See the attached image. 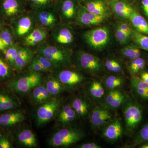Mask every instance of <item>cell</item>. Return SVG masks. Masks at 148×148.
I'll use <instances>...</instances> for the list:
<instances>
[{"label": "cell", "mask_w": 148, "mask_h": 148, "mask_svg": "<svg viewBox=\"0 0 148 148\" xmlns=\"http://www.w3.org/2000/svg\"><path fill=\"white\" fill-rule=\"evenodd\" d=\"M42 73L29 71L12 78L6 83L7 88L21 98L28 96L31 91L43 82Z\"/></svg>", "instance_id": "1"}, {"label": "cell", "mask_w": 148, "mask_h": 148, "mask_svg": "<svg viewBox=\"0 0 148 148\" xmlns=\"http://www.w3.org/2000/svg\"><path fill=\"white\" fill-rule=\"evenodd\" d=\"M85 137V133L81 128L71 125L61 127L53 132L47 143L52 147L66 148L79 142Z\"/></svg>", "instance_id": "2"}, {"label": "cell", "mask_w": 148, "mask_h": 148, "mask_svg": "<svg viewBox=\"0 0 148 148\" xmlns=\"http://www.w3.org/2000/svg\"><path fill=\"white\" fill-rule=\"evenodd\" d=\"M123 106L126 132L129 135H132L143 121L144 116L143 107L135 99L128 96Z\"/></svg>", "instance_id": "3"}, {"label": "cell", "mask_w": 148, "mask_h": 148, "mask_svg": "<svg viewBox=\"0 0 148 148\" xmlns=\"http://www.w3.org/2000/svg\"><path fill=\"white\" fill-rule=\"evenodd\" d=\"M38 53L51 62L55 70L69 66L71 62V53L69 51L56 46H42Z\"/></svg>", "instance_id": "4"}, {"label": "cell", "mask_w": 148, "mask_h": 148, "mask_svg": "<svg viewBox=\"0 0 148 148\" xmlns=\"http://www.w3.org/2000/svg\"><path fill=\"white\" fill-rule=\"evenodd\" d=\"M62 103V98L59 96L52 97L45 103L39 105L34 116L35 123L37 127H42L54 119Z\"/></svg>", "instance_id": "5"}, {"label": "cell", "mask_w": 148, "mask_h": 148, "mask_svg": "<svg viewBox=\"0 0 148 148\" xmlns=\"http://www.w3.org/2000/svg\"><path fill=\"white\" fill-rule=\"evenodd\" d=\"M54 76L61 82L65 90L69 92L76 91L88 82L87 78L83 74L74 70L62 69Z\"/></svg>", "instance_id": "6"}, {"label": "cell", "mask_w": 148, "mask_h": 148, "mask_svg": "<svg viewBox=\"0 0 148 148\" xmlns=\"http://www.w3.org/2000/svg\"><path fill=\"white\" fill-rule=\"evenodd\" d=\"M76 61L79 68L92 75H99L104 70L102 61L95 56L85 51H80L77 54Z\"/></svg>", "instance_id": "7"}, {"label": "cell", "mask_w": 148, "mask_h": 148, "mask_svg": "<svg viewBox=\"0 0 148 148\" xmlns=\"http://www.w3.org/2000/svg\"><path fill=\"white\" fill-rule=\"evenodd\" d=\"M83 37L91 47L96 49H103L110 41V31L106 27L91 29L85 33Z\"/></svg>", "instance_id": "8"}, {"label": "cell", "mask_w": 148, "mask_h": 148, "mask_svg": "<svg viewBox=\"0 0 148 148\" xmlns=\"http://www.w3.org/2000/svg\"><path fill=\"white\" fill-rule=\"evenodd\" d=\"M111 110L103 105L96 106L91 110L89 117L93 130L96 131L102 129L105 125L114 119Z\"/></svg>", "instance_id": "9"}, {"label": "cell", "mask_w": 148, "mask_h": 148, "mask_svg": "<svg viewBox=\"0 0 148 148\" xmlns=\"http://www.w3.org/2000/svg\"><path fill=\"white\" fill-rule=\"evenodd\" d=\"M24 10L22 0H1L0 3V16L6 20L12 21Z\"/></svg>", "instance_id": "10"}, {"label": "cell", "mask_w": 148, "mask_h": 148, "mask_svg": "<svg viewBox=\"0 0 148 148\" xmlns=\"http://www.w3.org/2000/svg\"><path fill=\"white\" fill-rule=\"evenodd\" d=\"M34 17L30 14H27L12 20V31L14 36L20 39L25 38L30 34L34 30Z\"/></svg>", "instance_id": "11"}, {"label": "cell", "mask_w": 148, "mask_h": 148, "mask_svg": "<svg viewBox=\"0 0 148 148\" xmlns=\"http://www.w3.org/2000/svg\"><path fill=\"white\" fill-rule=\"evenodd\" d=\"M79 117L70 104L62 103L56 114L54 119L56 124L60 127H64L73 125Z\"/></svg>", "instance_id": "12"}, {"label": "cell", "mask_w": 148, "mask_h": 148, "mask_svg": "<svg viewBox=\"0 0 148 148\" xmlns=\"http://www.w3.org/2000/svg\"><path fill=\"white\" fill-rule=\"evenodd\" d=\"M21 104L16 94L7 88H0V114L19 108Z\"/></svg>", "instance_id": "13"}, {"label": "cell", "mask_w": 148, "mask_h": 148, "mask_svg": "<svg viewBox=\"0 0 148 148\" xmlns=\"http://www.w3.org/2000/svg\"><path fill=\"white\" fill-rule=\"evenodd\" d=\"M26 113L24 110L16 109L0 114V126L5 128H10L25 121Z\"/></svg>", "instance_id": "14"}, {"label": "cell", "mask_w": 148, "mask_h": 148, "mask_svg": "<svg viewBox=\"0 0 148 148\" xmlns=\"http://www.w3.org/2000/svg\"><path fill=\"white\" fill-rule=\"evenodd\" d=\"M102 136L105 140L115 143L120 139L123 134V130L121 121L114 119L108 122L102 128Z\"/></svg>", "instance_id": "15"}, {"label": "cell", "mask_w": 148, "mask_h": 148, "mask_svg": "<svg viewBox=\"0 0 148 148\" xmlns=\"http://www.w3.org/2000/svg\"><path fill=\"white\" fill-rule=\"evenodd\" d=\"M69 104L79 117L86 119L89 117L92 109L89 99L85 95L78 94L72 96Z\"/></svg>", "instance_id": "16"}, {"label": "cell", "mask_w": 148, "mask_h": 148, "mask_svg": "<svg viewBox=\"0 0 148 148\" xmlns=\"http://www.w3.org/2000/svg\"><path fill=\"white\" fill-rule=\"evenodd\" d=\"M35 13L36 19L42 28L52 29L56 25L57 16L55 12L50 8L36 9Z\"/></svg>", "instance_id": "17"}, {"label": "cell", "mask_w": 148, "mask_h": 148, "mask_svg": "<svg viewBox=\"0 0 148 148\" xmlns=\"http://www.w3.org/2000/svg\"><path fill=\"white\" fill-rule=\"evenodd\" d=\"M16 143L23 148H36L38 145L36 136L30 128L24 127L21 128L16 133Z\"/></svg>", "instance_id": "18"}, {"label": "cell", "mask_w": 148, "mask_h": 148, "mask_svg": "<svg viewBox=\"0 0 148 148\" xmlns=\"http://www.w3.org/2000/svg\"><path fill=\"white\" fill-rule=\"evenodd\" d=\"M105 15H99L89 12L83 8L78 10L76 16L77 22L83 26H90L98 25L106 18Z\"/></svg>", "instance_id": "19"}, {"label": "cell", "mask_w": 148, "mask_h": 148, "mask_svg": "<svg viewBox=\"0 0 148 148\" xmlns=\"http://www.w3.org/2000/svg\"><path fill=\"white\" fill-rule=\"evenodd\" d=\"M28 96L31 104L35 106H39L45 103L52 97L47 89L44 81L34 88Z\"/></svg>", "instance_id": "20"}, {"label": "cell", "mask_w": 148, "mask_h": 148, "mask_svg": "<svg viewBox=\"0 0 148 148\" xmlns=\"http://www.w3.org/2000/svg\"><path fill=\"white\" fill-rule=\"evenodd\" d=\"M34 55L29 48L20 47L15 58L14 71L17 73L22 71L31 63Z\"/></svg>", "instance_id": "21"}, {"label": "cell", "mask_w": 148, "mask_h": 148, "mask_svg": "<svg viewBox=\"0 0 148 148\" xmlns=\"http://www.w3.org/2000/svg\"><path fill=\"white\" fill-rule=\"evenodd\" d=\"M58 8L62 18L66 21H71L76 17L78 10L74 0H61Z\"/></svg>", "instance_id": "22"}, {"label": "cell", "mask_w": 148, "mask_h": 148, "mask_svg": "<svg viewBox=\"0 0 148 148\" xmlns=\"http://www.w3.org/2000/svg\"><path fill=\"white\" fill-rule=\"evenodd\" d=\"M106 88L103 83L97 80H93L88 84L86 94L95 101L103 100L106 94Z\"/></svg>", "instance_id": "23"}, {"label": "cell", "mask_w": 148, "mask_h": 148, "mask_svg": "<svg viewBox=\"0 0 148 148\" xmlns=\"http://www.w3.org/2000/svg\"><path fill=\"white\" fill-rule=\"evenodd\" d=\"M54 41L61 45H67L73 41V32L68 27H61L54 30L52 35Z\"/></svg>", "instance_id": "24"}, {"label": "cell", "mask_w": 148, "mask_h": 148, "mask_svg": "<svg viewBox=\"0 0 148 148\" xmlns=\"http://www.w3.org/2000/svg\"><path fill=\"white\" fill-rule=\"evenodd\" d=\"M47 29L42 27L34 29L24 38V43L29 46H34L39 44L47 37Z\"/></svg>", "instance_id": "25"}, {"label": "cell", "mask_w": 148, "mask_h": 148, "mask_svg": "<svg viewBox=\"0 0 148 148\" xmlns=\"http://www.w3.org/2000/svg\"><path fill=\"white\" fill-rule=\"evenodd\" d=\"M44 82L47 89L52 97H59L65 90L61 82L54 76L45 78Z\"/></svg>", "instance_id": "26"}, {"label": "cell", "mask_w": 148, "mask_h": 148, "mask_svg": "<svg viewBox=\"0 0 148 148\" xmlns=\"http://www.w3.org/2000/svg\"><path fill=\"white\" fill-rule=\"evenodd\" d=\"M110 4L115 13L123 18H129L135 10L127 3L120 0L113 1L111 2Z\"/></svg>", "instance_id": "27"}, {"label": "cell", "mask_w": 148, "mask_h": 148, "mask_svg": "<svg viewBox=\"0 0 148 148\" xmlns=\"http://www.w3.org/2000/svg\"><path fill=\"white\" fill-rule=\"evenodd\" d=\"M129 18L136 31L148 36V23L145 17L134 10Z\"/></svg>", "instance_id": "28"}, {"label": "cell", "mask_w": 148, "mask_h": 148, "mask_svg": "<svg viewBox=\"0 0 148 148\" xmlns=\"http://www.w3.org/2000/svg\"><path fill=\"white\" fill-rule=\"evenodd\" d=\"M124 83L125 79L123 77L117 75H111L105 78L103 84L108 91L121 89Z\"/></svg>", "instance_id": "29"}, {"label": "cell", "mask_w": 148, "mask_h": 148, "mask_svg": "<svg viewBox=\"0 0 148 148\" xmlns=\"http://www.w3.org/2000/svg\"><path fill=\"white\" fill-rule=\"evenodd\" d=\"M83 8L91 13L99 15L106 16L107 8L106 5L101 0H94L86 3Z\"/></svg>", "instance_id": "30"}, {"label": "cell", "mask_w": 148, "mask_h": 148, "mask_svg": "<svg viewBox=\"0 0 148 148\" xmlns=\"http://www.w3.org/2000/svg\"><path fill=\"white\" fill-rule=\"evenodd\" d=\"M147 65V61L145 58L140 57L134 60L130 61L128 68L132 76H138L145 70Z\"/></svg>", "instance_id": "31"}, {"label": "cell", "mask_w": 148, "mask_h": 148, "mask_svg": "<svg viewBox=\"0 0 148 148\" xmlns=\"http://www.w3.org/2000/svg\"><path fill=\"white\" fill-rule=\"evenodd\" d=\"M148 142V123L144 125L135 135L131 143V147Z\"/></svg>", "instance_id": "32"}, {"label": "cell", "mask_w": 148, "mask_h": 148, "mask_svg": "<svg viewBox=\"0 0 148 148\" xmlns=\"http://www.w3.org/2000/svg\"><path fill=\"white\" fill-rule=\"evenodd\" d=\"M137 47L148 51V36L132 30L131 38Z\"/></svg>", "instance_id": "33"}, {"label": "cell", "mask_w": 148, "mask_h": 148, "mask_svg": "<svg viewBox=\"0 0 148 148\" xmlns=\"http://www.w3.org/2000/svg\"><path fill=\"white\" fill-rule=\"evenodd\" d=\"M20 47L14 44L11 47L3 51L5 61L7 62L12 70L15 69V60L16 54Z\"/></svg>", "instance_id": "34"}, {"label": "cell", "mask_w": 148, "mask_h": 148, "mask_svg": "<svg viewBox=\"0 0 148 148\" xmlns=\"http://www.w3.org/2000/svg\"><path fill=\"white\" fill-rule=\"evenodd\" d=\"M12 70L5 60L0 56V82H7L11 79Z\"/></svg>", "instance_id": "35"}, {"label": "cell", "mask_w": 148, "mask_h": 148, "mask_svg": "<svg viewBox=\"0 0 148 148\" xmlns=\"http://www.w3.org/2000/svg\"><path fill=\"white\" fill-rule=\"evenodd\" d=\"M0 36L5 49L11 47L14 44V36L13 31H11L9 27H5L2 28L0 33Z\"/></svg>", "instance_id": "36"}, {"label": "cell", "mask_w": 148, "mask_h": 148, "mask_svg": "<svg viewBox=\"0 0 148 148\" xmlns=\"http://www.w3.org/2000/svg\"><path fill=\"white\" fill-rule=\"evenodd\" d=\"M121 54L130 61L141 57V52L139 48L134 45H131L123 49Z\"/></svg>", "instance_id": "37"}, {"label": "cell", "mask_w": 148, "mask_h": 148, "mask_svg": "<svg viewBox=\"0 0 148 148\" xmlns=\"http://www.w3.org/2000/svg\"><path fill=\"white\" fill-rule=\"evenodd\" d=\"M105 67L110 72L116 74L121 73L123 68L121 64L115 59H109L106 60Z\"/></svg>", "instance_id": "38"}, {"label": "cell", "mask_w": 148, "mask_h": 148, "mask_svg": "<svg viewBox=\"0 0 148 148\" xmlns=\"http://www.w3.org/2000/svg\"><path fill=\"white\" fill-rule=\"evenodd\" d=\"M28 2L36 9L50 8L53 5L54 0H27Z\"/></svg>", "instance_id": "39"}, {"label": "cell", "mask_w": 148, "mask_h": 148, "mask_svg": "<svg viewBox=\"0 0 148 148\" xmlns=\"http://www.w3.org/2000/svg\"><path fill=\"white\" fill-rule=\"evenodd\" d=\"M34 58L37 60L46 72L53 71L55 70L53 65L49 60L39 53H37L34 56Z\"/></svg>", "instance_id": "40"}, {"label": "cell", "mask_w": 148, "mask_h": 148, "mask_svg": "<svg viewBox=\"0 0 148 148\" xmlns=\"http://www.w3.org/2000/svg\"><path fill=\"white\" fill-rule=\"evenodd\" d=\"M130 84L132 88L148 89V84L138 76H132L130 78Z\"/></svg>", "instance_id": "41"}, {"label": "cell", "mask_w": 148, "mask_h": 148, "mask_svg": "<svg viewBox=\"0 0 148 148\" xmlns=\"http://www.w3.org/2000/svg\"><path fill=\"white\" fill-rule=\"evenodd\" d=\"M115 35L118 41L121 45H124L127 43L130 39H131L130 37L128 36L118 27L116 29Z\"/></svg>", "instance_id": "42"}, {"label": "cell", "mask_w": 148, "mask_h": 148, "mask_svg": "<svg viewBox=\"0 0 148 148\" xmlns=\"http://www.w3.org/2000/svg\"><path fill=\"white\" fill-rule=\"evenodd\" d=\"M28 69L30 71L38 73L46 72L41 65L34 58H33L31 63L28 65Z\"/></svg>", "instance_id": "43"}, {"label": "cell", "mask_w": 148, "mask_h": 148, "mask_svg": "<svg viewBox=\"0 0 148 148\" xmlns=\"http://www.w3.org/2000/svg\"><path fill=\"white\" fill-rule=\"evenodd\" d=\"M10 140L5 135L0 136V148H13Z\"/></svg>", "instance_id": "44"}, {"label": "cell", "mask_w": 148, "mask_h": 148, "mask_svg": "<svg viewBox=\"0 0 148 148\" xmlns=\"http://www.w3.org/2000/svg\"><path fill=\"white\" fill-rule=\"evenodd\" d=\"M118 27H119L123 32H124L126 35L131 38L132 29H131L126 23H123V22L119 23Z\"/></svg>", "instance_id": "45"}, {"label": "cell", "mask_w": 148, "mask_h": 148, "mask_svg": "<svg viewBox=\"0 0 148 148\" xmlns=\"http://www.w3.org/2000/svg\"><path fill=\"white\" fill-rule=\"evenodd\" d=\"M79 148H101L102 147L97 143H88L81 144L77 146Z\"/></svg>", "instance_id": "46"}, {"label": "cell", "mask_w": 148, "mask_h": 148, "mask_svg": "<svg viewBox=\"0 0 148 148\" xmlns=\"http://www.w3.org/2000/svg\"><path fill=\"white\" fill-rule=\"evenodd\" d=\"M141 5L143 12L148 18V0H141Z\"/></svg>", "instance_id": "47"}, {"label": "cell", "mask_w": 148, "mask_h": 148, "mask_svg": "<svg viewBox=\"0 0 148 148\" xmlns=\"http://www.w3.org/2000/svg\"><path fill=\"white\" fill-rule=\"evenodd\" d=\"M140 77L144 81L148 84V71H146L145 70L143 71L140 74Z\"/></svg>", "instance_id": "48"}, {"label": "cell", "mask_w": 148, "mask_h": 148, "mask_svg": "<svg viewBox=\"0 0 148 148\" xmlns=\"http://www.w3.org/2000/svg\"><path fill=\"white\" fill-rule=\"evenodd\" d=\"M5 50V48L2 41L1 39V36H0V50L3 51Z\"/></svg>", "instance_id": "49"}, {"label": "cell", "mask_w": 148, "mask_h": 148, "mask_svg": "<svg viewBox=\"0 0 148 148\" xmlns=\"http://www.w3.org/2000/svg\"><path fill=\"white\" fill-rule=\"evenodd\" d=\"M139 146H140L139 148H148V142L143 143V144L140 145Z\"/></svg>", "instance_id": "50"}, {"label": "cell", "mask_w": 148, "mask_h": 148, "mask_svg": "<svg viewBox=\"0 0 148 148\" xmlns=\"http://www.w3.org/2000/svg\"><path fill=\"white\" fill-rule=\"evenodd\" d=\"M2 29V24L1 23V21H0V33H1Z\"/></svg>", "instance_id": "51"}, {"label": "cell", "mask_w": 148, "mask_h": 148, "mask_svg": "<svg viewBox=\"0 0 148 148\" xmlns=\"http://www.w3.org/2000/svg\"><path fill=\"white\" fill-rule=\"evenodd\" d=\"M129 1H133V0H129Z\"/></svg>", "instance_id": "52"}, {"label": "cell", "mask_w": 148, "mask_h": 148, "mask_svg": "<svg viewBox=\"0 0 148 148\" xmlns=\"http://www.w3.org/2000/svg\"><path fill=\"white\" fill-rule=\"evenodd\" d=\"M0 1H1V0H0Z\"/></svg>", "instance_id": "53"}, {"label": "cell", "mask_w": 148, "mask_h": 148, "mask_svg": "<svg viewBox=\"0 0 148 148\" xmlns=\"http://www.w3.org/2000/svg\"></svg>", "instance_id": "54"}]
</instances>
